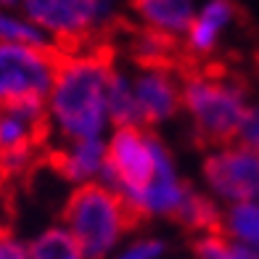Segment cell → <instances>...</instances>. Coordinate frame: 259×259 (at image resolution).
<instances>
[{"label":"cell","mask_w":259,"mask_h":259,"mask_svg":"<svg viewBox=\"0 0 259 259\" xmlns=\"http://www.w3.org/2000/svg\"><path fill=\"white\" fill-rule=\"evenodd\" d=\"M114 64V56L103 45L61 53L53 88L45 96L48 138H53V143L109 135L106 85Z\"/></svg>","instance_id":"obj_1"},{"label":"cell","mask_w":259,"mask_h":259,"mask_svg":"<svg viewBox=\"0 0 259 259\" xmlns=\"http://www.w3.org/2000/svg\"><path fill=\"white\" fill-rule=\"evenodd\" d=\"M251 101L246 82L228 69L198 66L183 72V116L204 151L238 138Z\"/></svg>","instance_id":"obj_2"},{"label":"cell","mask_w":259,"mask_h":259,"mask_svg":"<svg viewBox=\"0 0 259 259\" xmlns=\"http://www.w3.org/2000/svg\"><path fill=\"white\" fill-rule=\"evenodd\" d=\"M61 225L74 235L88 259H106L133 235L135 217L106 183L72 188L61 209Z\"/></svg>","instance_id":"obj_3"},{"label":"cell","mask_w":259,"mask_h":259,"mask_svg":"<svg viewBox=\"0 0 259 259\" xmlns=\"http://www.w3.org/2000/svg\"><path fill=\"white\" fill-rule=\"evenodd\" d=\"M178 164L172 146L156 130L146 127H114L106 135V178L103 183L130 204L148 185H154L161 172Z\"/></svg>","instance_id":"obj_4"},{"label":"cell","mask_w":259,"mask_h":259,"mask_svg":"<svg viewBox=\"0 0 259 259\" xmlns=\"http://www.w3.org/2000/svg\"><path fill=\"white\" fill-rule=\"evenodd\" d=\"M130 0H21V11L37 24L56 51L98 45L127 16Z\"/></svg>","instance_id":"obj_5"},{"label":"cell","mask_w":259,"mask_h":259,"mask_svg":"<svg viewBox=\"0 0 259 259\" xmlns=\"http://www.w3.org/2000/svg\"><path fill=\"white\" fill-rule=\"evenodd\" d=\"M198 188L225 209L259 198V154L243 143L206 148L198 167Z\"/></svg>","instance_id":"obj_6"},{"label":"cell","mask_w":259,"mask_h":259,"mask_svg":"<svg viewBox=\"0 0 259 259\" xmlns=\"http://www.w3.org/2000/svg\"><path fill=\"white\" fill-rule=\"evenodd\" d=\"M61 51L0 42V106L45 101L53 88Z\"/></svg>","instance_id":"obj_7"},{"label":"cell","mask_w":259,"mask_h":259,"mask_svg":"<svg viewBox=\"0 0 259 259\" xmlns=\"http://www.w3.org/2000/svg\"><path fill=\"white\" fill-rule=\"evenodd\" d=\"M140 127L156 130L183 114V72L175 64L133 66Z\"/></svg>","instance_id":"obj_8"},{"label":"cell","mask_w":259,"mask_h":259,"mask_svg":"<svg viewBox=\"0 0 259 259\" xmlns=\"http://www.w3.org/2000/svg\"><path fill=\"white\" fill-rule=\"evenodd\" d=\"M238 24V6L233 0H198L196 16L188 27L183 53L191 61H209L220 53L228 34Z\"/></svg>","instance_id":"obj_9"},{"label":"cell","mask_w":259,"mask_h":259,"mask_svg":"<svg viewBox=\"0 0 259 259\" xmlns=\"http://www.w3.org/2000/svg\"><path fill=\"white\" fill-rule=\"evenodd\" d=\"M48 138L45 101H19L0 106V156L19 151H40Z\"/></svg>","instance_id":"obj_10"},{"label":"cell","mask_w":259,"mask_h":259,"mask_svg":"<svg viewBox=\"0 0 259 259\" xmlns=\"http://www.w3.org/2000/svg\"><path fill=\"white\" fill-rule=\"evenodd\" d=\"M51 164L72 188L103 183V178H106V138H79V140L53 143Z\"/></svg>","instance_id":"obj_11"},{"label":"cell","mask_w":259,"mask_h":259,"mask_svg":"<svg viewBox=\"0 0 259 259\" xmlns=\"http://www.w3.org/2000/svg\"><path fill=\"white\" fill-rule=\"evenodd\" d=\"M196 8L198 0H130L127 14L135 19L138 29L180 42L196 16Z\"/></svg>","instance_id":"obj_12"},{"label":"cell","mask_w":259,"mask_h":259,"mask_svg":"<svg viewBox=\"0 0 259 259\" xmlns=\"http://www.w3.org/2000/svg\"><path fill=\"white\" fill-rule=\"evenodd\" d=\"M106 111H109L111 130L114 127H140L135 88H133V69L114 64L109 85H106Z\"/></svg>","instance_id":"obj_13"},{"label":"cell","mask_w":259,"mask_h":259,"mask_svg":"<svg viewBox=\"0 0 259 259\" xmlns=\"http://www.w3.org/2000/svg\"><path fill=\"white\" fill-rule=\"evenodd\" d=\"M220 220H222V206L214 198H209L198 185H193L175 222L180 228H185L191 235H201V233L220 230Z\"/></svg>","instance_id":"obj_14"},{"label":"cell","mask_w":259,"mask_h":259,"mask_svg":"<svg viewBox=\"0 0 259 259\" xmlns=\"http://www.w3.org/2000/svg\"><path fill=\"white\" fill-rule=\"evenodd\" d=\"M220 230L228 238L249 246L251 251L259 254V198L256 201H243L222 209Z\"/></svg>","instance_id":"obj_15"},{"label":"cell","mask_w":259,"mask_h":259,"mask_svg":"<svg viewBox=\"0 0 259 259\" xmlns=\"http://www.w3.org/2000/svg\"><path fill=\"white\" fill-rule=\"evenodd\" d=\"M0 42L24 48H56L21 8H0Z\"/></svg>","instance_id":"obj_16"},{"label":"cell","mask_w":259,"mask_h":259,"mask_svg":"<svg viewBox=\"0 0 259 259\" xmlns=\"http://www.w3.org/2000/svg\"><path fill=\"white\" fill-rule=\"evenodd\" d=\"M27 246H29V259H88L82 246L61 222L40 230Z\"/></svg>","instance_id":"obj_17"},{"label":"cell","mask_w":259,"mask_h":259,"mask_svg":"<svg viewBox=\"0 0 259 259\" xmlns=\"http://www.w3.org/2000/svg\"><path fill=\"white\" fill-rule=\"evenodd\" d=\"M175 53H178V42L135 27V34L130 40V58H133L135 66L175 64Z\"/></svg>","instance_id":"obj_18"},{"label":"cell","mask_w":259,"mask_h":259,"mask_svg":"<svg viewBox=\"0 0 259 259\" xmlns=\"http://www.w3.org/2000/svg\"><path fill=\"white\" fill-rule=\"evenodd\" d=\"M191 251H193V259H259L256 251H251L249 246H243L238 241L228 238L222 230L193 235Z\"/></svg>","instance_id":"obj_19"},{"label":"cell","mask_w":259,"mask_h":259,"mask_svg":"<svg viewBox=\"0 0 259 259\" xmlns=\"http://www.w3.org/2000/svg\"><path fill=\"white\" fill-rule=\"evenodd\" d=\"M169 243L154 233H133L130 238L106 259H164Z\"/></svg>","instance_id":"obj_20"},{"label":"cell","mask_w":259,"mask_h":259,"mask_svg":"<svg viewBox=\"0 0 259 259\" xmlns=\"http://www.w3.org/2000/svg\"><path fill=\"white\" fill-rule=\"evenodd\" d=\"M235 140L259 154V98L251 101V106H249V111H246V116H243L238 138H235Z\"/></svg>","instance_id":"obj_21"},{"label":"cell","mask_w":259,"mask_h":259,"mask_svg":"<svg viewBox=\"0 0 259 259\" xmlns=\"http://www.w3.org/2000/svg\"><path fill=\"white\" fill-rule=\"evenodd\" d=\"M8 230H0V259H8Z\"/></svg>","instance_id":"obj_22"},{"label":"cell","mask_w":259,"mask_h":259,"mask_svg":"<svg viewBox=\"0 0 259 259\" xmlns=\"http://www.w3.org/2000/svg\"><path fill=\"white\" fill-rule=\"evenodd\" d=\"M21 0H0V8H19Z\"/></svg>","instance_id":"obj_23"}]
</instances>
